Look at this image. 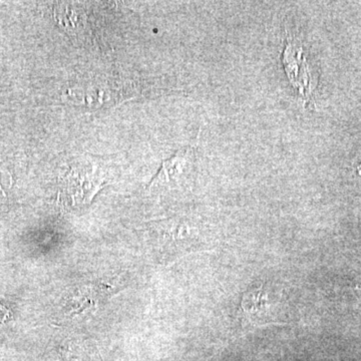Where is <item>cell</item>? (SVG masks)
<instances>
[{
    "label": "cell",
    "mask_w": 361,
    "mask_h": 361,
    "mask_svg": "<svg viewBox=\"0 0 361 361\" xmlns=\"http://www.w3.org/2000/svg\"><path fill=\"white\" fill-rule=\"evenodd\" d=\"M282 59L291 84L298 90L308 104L314 106V92L317 87V75L307 61L302 44L295 37H287Z\"/></svg>",
    "instance_id": "cell-1"
},
{
    "label": "cell",
    "mask_w": 361,
    "mask_h": 361,
    "mask_svg": "<svg viewBox=\"0 0 361 361\" xmlns=\"http://www.w3.org/2000/svg\"><path fill=\"white\" fill-rule=\"evenodd\" d=\"M279 301L271 298L270 292L263 284L252 286L242 294L240 300V318L244 324L264 326L267 324H281L278 318Z\"/></svg>",
    "instance_id": "cell-2"
}]
</instances>
